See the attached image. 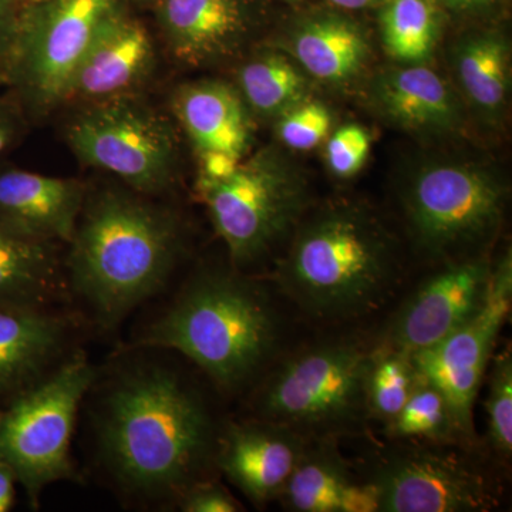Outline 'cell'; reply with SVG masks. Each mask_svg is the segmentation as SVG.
<instances>
[{
    "label": "cell",
    "instance_id": "6da1fadb",
    "mask_svg": "<svg viewBox=\"0 0 512 512\" xmlns=\"http://www.w3.org/2000/svg\"><path fill=\"white\" fill-rule=\"evenodd\" d=\"M116 370L93 412L101 466L127 497L177 503L215 463L220 431L200 392L170 363L138 357Z\"/></svg>",
    "mask_w": 512,
    "mask_h": 512
},
{
    "label": "cell",
    "instance_id": "7a4b0ae2",
    "mask_svg": "<svg viewBox=\"0 0 512 512\" xmlns=\"http://www.w3.org/2000/svg\"><path fill=\"white\" fill-rule=\"evenodd\" d=\"M69 244V291L97 325L113 329L170 281L180 255V228L156 205L109 191L84 201Z\"/></svg>",
    "mask_w": 512,
    "mask_h": 512
},
{
    "label": "cell",
    "instance_id": "3957f363",
    "mask_svg": "<svg viewBox=\"0 0 512 512\" xmlns=\"http://www.w3.org/2000/svg\"><path fill=\"white\" fill-rule=\"evenodd\" d=\"M399 276L393 235L357 204L329 205L309 217L276 269L279 289L318 320L370 315L393 295Z\"/></svg>",
    "mask_w": 512,
    "mask_h": 512
},
{
    "label": "cell",
    "instance_id": "277c9868",
    "mask_svg": "<svg viewBox=\"0 0 512 512\" xmlns=\"http://www.w3.org/2000/svg\"><path fill=\"white\" fill-rule=\"evenodd\" d=\"M279 343L274 305L252 279L234 272L195 275L138 336L136 348L173 350L222 392L254 382Z\"/></svg>",
    "mask_w": 512,
    "mask_h": 512
},
{
    "label": "cell",
    "instance_id": "5b68a950",
    "mask_svg": "<svg viewBox=\"0 0 512 512\" xmlns=\"http://www.w3.org/2000/svg\"><path fill=\"white\" fill-rule=\"evenodd\" d=\"M400 201L421 254L453 264L487 255L503 224L507 185L484 165L430 161L404 180Z\"/></svg>",
    "mask_w": 512,
    "mask_h": 512
},
{
    "label": "cell",
    "instance_id": "8992f818",
    "mask_svg": "<svg viewBox=\"0 0 512 512\" xmlns=\"http://www.w3.org/2000/svg\"><path fill=\"white\" fill-rule=\"evenodd\" d=\"M370 352L348 340L301 350L276 367L259 387L256 417L289 427L305 439L357 433L369 420Z\"/></svg>",
    "mask_w": 512,
    "mask_h": 512
},
{
    "label": "cell",
    "instance_id": "52a82bcc",
    "mask_svg": "<svg viewBox=\"0 0 512 512\" xmlns=\"http://www.w3.org/2000/svg\"><path fill=\"white\" fill-rule=\"evenodd\" d=\"M82 350L0 409V460L15 471L30 501L47 485L76 477L70 444L84 396L97 379Z\"/></svg>",
    "mask_w": 512,
    "mask_h": 512
},
{
    "label": "cell",
    "instance_id": "ba28073f",
    "mask_svg": "<svg viewBox=\"0 0 512 512\" xmlns=\"http://www.w3.org/2000/svg\"><path fill=\"white\" fill-rule=\"evenodd\" d=\"M200 191L237 266L264 258L301 220L308 204L301 171L272 148L239 161L221 180L201 178Z\"/></svg>",
    "mask_w": 512,
    "mask_h": 512
},
{
    "label": "cell",
    "instance_id": "9c48e42d",
    "mask_svg": "<svg viewBox=\"0 0 512 512\" xmlns=\"http://www.w3.org/2000/svg\"><path fill=\"white\" fill-rule=\"evenodd\" d=\"M116 0H53L18 20L2 77L35 107L62 101L87 47Z\"/></svg>",
    "mask_w": 512,
    "mask_h": 512
},
{
    "label": "cell",
    "instance_id": "30bf717a",
    "mask_svg": "<svg viewBox=\"0 0 512 512\" xmlns=\"http://www.w3.org/2000/svg\"><path fill=\"white\" fill-rule=\"evenodd\" d=\"M84 111L69 128V143L84 164L109 171L144 194L170 185L177 143L163 117L130 101L111 99Z\"/></svg>",
    "mask_w": 512,
    "mask_h": 512
},
{
    "label": "cell",
    "instance_id": "8fae6325",
    "mask_svg": "<svg viewBox=\"0 0 512 512\" xmlns=\"http://www.w3.org/2000/svg\"><path fill=\"white\" fill-rule=\"evenodd\" d=\"M444 444L400 447L377 461L366 478L377 511L478 512L497 505L494 485L480 468Z\"/></svg>",
    "mask_w": 512,
    "mask_h": 512
},
{
    "label": "cell",
    "instance_id": "7c38bea8",
    "mask_svg": "<svg viewBox=\"0 0 512 512\" xmlns=\"http://www.w3.org/2000/svg\"><path fill=\"white\" fill-rule=\"evenodd\" d=\"M511 303L512 258L508 251L493 265L480 311L436 345L412 355L421 379L446 396L467 443L474 439V406Z\"/></svg>",
    "mask_w": 512,
    "mask_h": 512
},
{
    "label": "cell",
    "instance_id": "4fadbf2b",
    "mask_svg": "<svg viewBox=\"0 0 512 512\" xmlns=\"http://www.w3.org/2000/svg\"><path fill=\"white\" fill-rule=\"evenodd\" d=\"M491 271L487 255L446 264L397 308L380 345L409 355L436 345L480 311Z\"/></svg>",
    "mask_w": 512,
    "mask_h": 512
},
{
    "label": "cell",
    "instance_id": "5bb4252c",
    "mask_svg": "<svg viewBox=\"0 0 512 512\" xmlns=\"http://www.w3.org/2000/svg\"><path fill=\"white\" fill-rule=\"evenodd\" d=\"M73 323L50 306L0 301V409L63 365Z\"/></svg>",
    "mask_w": 512,
    "mask_h": 512
},
{
    "label": "cell",
    "instance_id": "9a60e30c",
    "mask_svg": "<svg viewBox=\"0 0 512 512\" xmlns=\"http://www.w3.org/2000/svg\"><path fill=\"white\" fill-rule=\"evenodd\" d=\"M308 439L274 421L229 423L218 434L215 464L255 505L279 498Z\"/></svg>",
    "mask_w": 512,
    "mask_h": 512
},
{
    "label": "cell",
    "instance_id": "2e32d148",
    "mask_svg": "<svg viewBox=\"0 0 512 512\" xmlns=\"http://www.w3.org/2000/svg\"><path fill=\"white\" fill-rule=\"evenodd\" d=\"M84 201L79 181L0 167V228L16 237L69 244Z\"/></svg>",
    "mask_w": 512,
    "mask_h": 512
},
{
    "label": "cell",
    "instance_id": "e0dca14e",
    "mask_svg": "<svg viewBox=\"0 0 512 512\" xmlns=\"http://www.w3.org/2000/svg\"><path fill=\"white\" fill-rule=\"evenodd\" d=\"M370 103L384 120L417 136H451L466 124L456 90L427 64H399L377 74Z\"/></svg>",
    "mask_w": 512,
    "mask_h": 512
},
{
    "label": "cell",
    "instance_id": "ac0fdd59",
    "mask_svg": "<svg viewBox=\"0 0 512 512\" xmlns=\"http://www.w3.org/2000/svg\"><path fill=\"white\" fill-rule=\"evenodd\" d=\"M151 62L153 45L146 30L116 10L87 47L63 100L116 99L146 76Z\"/></svg>",
    "mask_w": 512,
    "mask_h": 512
},
{
    "label": "cell",
    "instance_id": "d6986e66",
    "mask_svg": "<svg viewBox=\"0 0 512 512\" xmlns=\"http://www.w3.org/2000/svg\"><path fill=\"white\" fill-rule=\"evenodd\" d=\"M308 439L281 498L296 512H376L377 495L369 481L355 476L333 439Z\"/></svg>",
    "mask_w": 512,
    "mask_h": 512
},
{
    "label": "cell",
    "instance_id": "ffe728a7",
    "mask_svg": "<svg viewBox=\"0 0 512 512\" xmlns=\"http://www.w3.org/2000/svg\"><path fill=\"white\" fill-rule=\"evenodd\" d=\"M163 20L175 57L192 66L234 55L248 30L239 0H165Z\"/></svg>",
    "mask_w": 512,
    "mask_h": 512
},
{
    "label": "cell",
    "instance_id": "44dd1931",
    "mask_svg": "<svg viewBox=\"0 0 512 512\" xmlns=\"http://www.w3.org/2000/svg\"><path fill=\"white\" fill-rule=\"evenodd\" d=\"M175 113L192 143L204 153L241 160L251 144V120L244 100L220 82L185 86L175 96Z\"/></svg>",
    "mask_w": 512,
    "mask_h": 512
},
{
    "label": "cell",
    "instance_id": "7402d4cb",
    "mask_svg": "<svg viewBox=\"0 0 512 512\" xmlns=\"http://www.w3.org/2000/svg\"><path fill=\"white\" fill-rule=\"evenodd\" d=\"M291 52L305 72L329 86H348L366 69L370 46L355 22L319 16L292 33Z\"/></svg>",
    "mask_w": 512,
    "mask_h": 512
},
{
    "label": "cell",
    "instance_id": "603a6c76",
    "mask_svg": "<svg viewBox=\"0 0 512 512\" xmlns=\"http://www.w3.org/2000/svg\"><path fill=\"white\" fill-rule=\"evenodd\" d=\"M453 64L461 92L484 121L497 124L507 109L511 46L495 32L466 36L454 46Z\"/></svg>",
    "mask_w": 512,
    "mask_h": 512
},
{
    "label": "cell",
    "instance_id": "cb8c5ba5",
    "mask_svg": "<svg viewBox=\"0 0 512 512\" xmlns=\"http://www.w3.org/2000/svg\"><path fill=\"white\" fill-rule=\"evenodd\" d=\"M55 245L0 228V301L52 306L70 292Z\"/></svg>",
    "mask_w": 512,
    "mask_h": 512
},
{
    "label": "cell",
    "instance_id": "d4e9b609",
    "mask_svg": "<svg viewBox=\"0 0 512 512\" xmlns=\"http://www.w3.org/2000/svg\"><path fill=\"white\" fill-rule=\"evenodd\" d=\"M384 49L403 66L427 64L441 33L434 0H389L380 15Z\"/></svg>",
    "mask_w": 512,
    "mask_h": 512
},
{
    "label": "cell",
    "instance_id": "484cf974",
    "mask_svg": "<svg viewBox=\"0 0 512 512\" xmlns=\"http://www.w3.org/2000/svg\"><path fill=\"white\" fill-rule=\"evenodd\" d=\"M242 100L262 117H276L309 99V80L288 57L266 53L244 64L238 74Z\"/></svg>",
    "mask_w": 512,
    "mask_h": 512
},
{
    "label": "cell",
    "instance_id": "4316f807",
    "mask_svg": "<svg viewBox=\"0 0 512 512\" xmlns=\"http://www.w3.org/2000/svg\"><path fill=\"white\" fill-rule=\"evenodd\" d=\"M384 427L390 439L467 443L446 396L420 376L403 409Z\"/></svg>",
    "mask_w": 512,
    "mask_h": 512
},
{
    "label": "cell",
    "instance_id": "83f0119b",
    "mask_svg": "<svg viewBox=\"0 0 512 512\" xmlns=\"http://www.w3.org/2000/svg\"><path fill=\"white\" fill-rule=\"evenodd\" d=\"M417 380L412 355L383 345L372 349L366 376L369 419L387 426L403 409Z\"/></svg>",
    "mask_w": 512,
    "mask_h": 512
},
{
    "label": "cell",
    "instance_id": "f1b7e54d",
    "mask_svg": "<svg viewBox=\"0 0 512 512\" xmlns=\"http://www.w3.org/2000/svg\"><path fill=\"white\" fill-rule=\"evenodd\" d=\"M488 440L495 453L504 460L512 454V355L504 349L491 357L488 365Z\"/></svg>",
    "mask_w": 512,
    "mask_h": 512
},
{
    "label": "cell",
    "instance_id": "f546056e",
    "mask_svg": "<svg viewBox=\"0 0 512 512\" xmlns=\"http://www.w3.org/2000/svg\"><path fill=\"white\" fill-rule=\"evenodd\" d=\"M332 128V114L325 104L306 99L278 117L276 133L292 150L306 151L319 146Z\"/></svg>",
    "mask_w": 512,
    "mask_h": 512
},
{
    "label": "cell",
    "instance_id": "4dcf8cb0",
    "mask_svg": "<svg viewBox=\"0 0 512 512\" xmlns=\"http://www.w3.org/2000/svg\"><path fill=\"white\" fill-rule=\"evenodd\" d=\"M369 133L359 124H346L329 138L326 160L330 171L339 178H350L362 170L370 153Z\"/></svg>",
    "mask_w": 512,
    "mask_h": 512
},
{
    "label": "cell",
    "instance_id": "1f68e13d",
    "mask_svg": "<svg viewBox=\"0 0 512 512\" xmlns=\"http://www.w3.org/2000/svg\"><path fill=\"white\" fill-rule=\"evenodd\" d=\"M177 505L184 512H238L244 510L242 504L224 485L217 481H197L190 485L180 498Z\"/></svg>",
    "mask_w": 512,
    "mask_h": 512
},
{
    "label": "cell",
    "instance_id": "d6a6232c",
    "mask_svg": "<svg viewBox=\"0 0 512 512\" xmlns=\"http://www.w3.org/2000/svg\"><path fill=\"white\" fill-rule=\"evenodd\" d=\"M22 133V119L15 103L0 97V156L18 141Z\"/></svg>",
    "mask_w": 512,
    "mask_h": 512
},
{
    "label": "cell",
    "instance_id": "836d02e7",
    "mask_svg": "<svg viewBox=\"0 0 512 512\" xmlns=\"http://www.w3.org/2000/svg\"><path fill=\"white\" fill-rule=\"evenodd\" d=\"M18 20L15 13V0H0V77H2L16 28H18Z\"/></svg>",
    "mask_w": 512,
    "mask_h": 512
},
{
    "label": "cell",
    "instance_id": "e575fe53",
    "mask_svg": "<svg viewBox=\"0 0 512 512\" xmlns=\"http://www.w3.org/2000/svg\"><path fill=\"white\" fill-rule=\"evenodd\" d=\"M202 161H204V173L202 178H208V180H221V178L227 177L232 171L237 168L239 164L238 158L228 156L225 153H204L202 154Z\"/></svg>",
    "mask_w": 512,
    "mask_h": 512
},
{
    "label": "cell",
    "instance_id": "d590c367",
    "mask_svg": "<svg viewBox=\"0 0 512 512\" xmlns=\"http://www.w3.org/2000/svg\"><path fill=\"white\" fill-rule=\"evenodd\" d=\"M18 483L15 471L5 461L0 460V512L12 510L15 503V485Z\"/></svg>",
    "mask_w": 512,
    "mask_h": 512
},
{
    "label": "cell",
    "instance_id": "8d00e7d4",
    "mask_svg": "<svg viewBox=\"0 0 512 512\" xmlns=\"http://www.w3.org/2000/svg\"><path fill=\"white\" fill-rule=\"evenodd\" d=\"M329 2L343 9H365L376 5L379 0H329Z\"/></svg>",
    "mask_w": 512,
    "mask_h": 512
},
{
    "label": "cell",
    "instance_id": "74e56055",
    "mask_svg": "<svg viewBox=\"0 0 512 512\" xmlns=\"http://www.w3.org/2000/svg\"><path fill=\"white\" fill-rule=\"evenodd\" d=\"M439 2L454 9H473L485 5L490 0H439Z\"/></svg>",
    "mask_w": 512,
    "mask_h": 512
}]
</instances>
